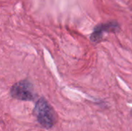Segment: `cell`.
Listing matches in <instances>:
<instances>
[{
  "label": "cell",
  "mask_w": 132,
  "mask_h": 131,
  "mask_svg": "<svg viewBox=\"0 0 132 131\" xmlns=\"http://www.w3.org/2000/svg\"><path fill=\"white\" fill-rule=\"evenodd\" d=\"M33 113L38 123L46 129L52 128L56 122V114L53 108L43 97L37 100Z\"/></svg>",
  "instance_id": "obj_1"
},
{
  "label": "cell",
  "mask_w": 132,
  "mask_h": 131,
  "mask_svg": "<svg viewBox=\"0 0 132 131\" xmlns=\"http://www.w3.org/2000/svg\"><path fill=\"white\" fill-rule=\"evenodd\" d=\"M12 97L19 100L32 101L36 98L32 84L28 80H22L15 83L10 90Z\"/></svg>",
  "instance_id": "obj_2"
}]
</instances>
